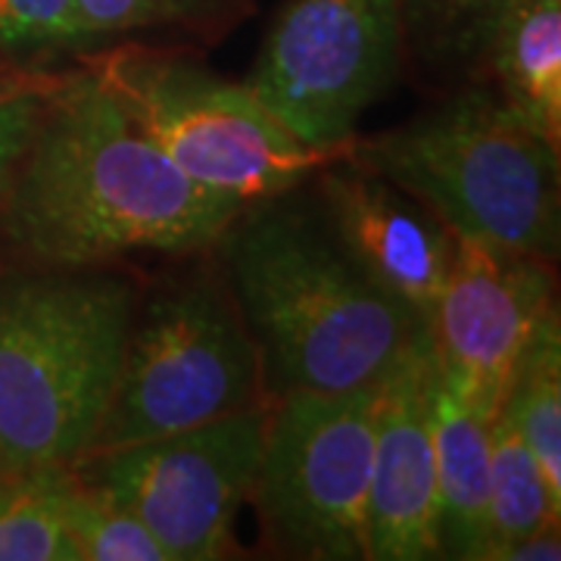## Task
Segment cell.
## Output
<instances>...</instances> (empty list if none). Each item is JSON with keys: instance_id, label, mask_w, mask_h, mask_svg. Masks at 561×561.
<instances>
[{"instance_id": "1", "label": "cell", "mask_w": 561, "mask_h": 561, "mask_svg": "<svg viewBox=\"0 0 561 561\" xmlns=\"http://www.w3.org/2000/svg\"><path fill=\"white\" fill-rule=\"evenodd\" d=\"M241 213L187 179L88 69L54 84L0 201L7 241L38 265L203 250Z\"/></svg>"}, {"instance_id": "2", "label": "cell", "mask_w": 561, "mask_h": 561, "mask_svg": "<svg viewBox=\"0 0 561 561\" xmlns=\"http://www.w3.org/2000/svg\"><path fill=\"white\" fill-rule=\"evenodd\" d=\"M272 201L221 234L228 290L262 375L278 397L378 381L421 319L362 275L324 216Z\"/></svg>"}, {"instance_id": "3", "label": "cell", "mask_w": 561, "mask_h": 561, "mask_svg": "<svg viewBox=\"0 0 561 561\" xmlns=\"http://www.w3.org/2000/svg\"><path fill=\"white\" fill-rule=\"evenodd\" d=\"M138 309L101 265H41L0 278V471L88 456Z\"/></svg>"}, {"instance_id": "4", "label": "cell", "mask_w": 561, "mask_h": 561, "mask_svg": "<svg viewBox=\"0 0 561 561\" xmlns=\"http://www.w3.org/2000/svg\"><path fill=\"white\" fill-rule=\"evenodd\" d=\"M346 160L400 187L453 234L559 256V147L493 91H465L393 131L350 140Z\"/></svg>"}, {"instance_id": "5", "label": "cell", "mask_w": 561, "mask_h": 561, "mask_svg": "<svg viewBox=\"0 0 561 561\" xmlns=\"http://www.w3.org/2000/svg\"><path fill=\"white\" fill-rule=\"evenodd\" d=\"M84 69L187 179L243 206L280 197L350 150L306 147L247 81H225L179 57L119 47L94 54Z\"/></svg>"}, {"instance_id": "6", "label": "cell", "mask_w": 561, "mask_h": 561, "mask_svg": "<svg viewBox=\"0 0 561 561\" xmlns=\"http://www.w3.org/2000/svg\"><path fill=\"white\" fill-rule=\"evenodd\" d=\"M260 402H268L262 356L231 290L206 275L181 280L135 309L119 378L88 456L157 440Z\"/></svg>"}, {"instance_id": "7", "label": "cell", "mask_w": 561, "mask_h": 561, "mask_svg": "<svg viewBox=\"0 0 561 561\" xmlns=\"http://www.w3.org/2000/svg\"><path fill=\"white\" fill-rule=\"evenodd\" d=\"M371 443L375 381L280 393L250 490L265 537L297 559H368Z\"/></svg>"}, {"instance_id": "8", "label": "cell", "mask_w": 561, "mask_h": 561, "mask_svg": "<svg viewBox=\"0 0 561 561\" xmlns=\"http://www.w3.org/2000/svg\"><path fill=\"white\" fill-rule=\"evenodd\" d=\"M400 0H284L247 88L316 150H346L400 76Z\"/></svg>"}, {"instance_id": "9", "label": "cell", "mask_w": 561, "mask_h": 561, "mask_svg": "<svg viewBox=\"0 0 561 561\" xmlns=\"http://www.w3.org/2000/svg\"><path fill=\"white\" fill-rule=\"evenodd\" d=\"M272 400L234 415L76 461V474L131 512L169 561L225 559L250 500Z\"/></svg>"}, {"instance_id": "10", "label": "cell", "mask_w": 561, "mask_h": 561, "mask_svg": "<svg viewBox=\"0 0 561 561\" xmlns=\"http://www.w3.org/2000/svg\"><path fill=\"white\" fill-rule=\"evenodd\" d=\"M552 306L549 262L453 234V260L424 321L440 381L500 415L524 346Z\"/></svg>"}, {"instance_id": "11", "label": "cell", "mask_w": 561, "mask_h": 561, "mask_svg": "<svg viewBox=\"0 0 561 561\" xmlns=\"http://www.w3.org/2000/svg\"><path fill=\"white\" fill-rule=\"evenodd\" d=\"M431 397L434 350L427 324L421 321L375 381L368 559H440Z\"/></svg>"}, {"instance_id": "12", "label": "cell", "mask_w": 561, "mask_h": 561, "mask_svg": "<svg viewBox=\"0 0 561 561\" xmlns=\"http://www.w3.org/2000/svg\"><path fill=\"white\" fill-rule=\"evenodd\" d=\"M321 216L387 297L427 321L453 260V231L419 201L346 157L321 165Z\"/></svg>"}, {"instance_id": "13", "label": "cell", "mask_w": 561, "mask_h": 561, "mask_svg": "<svg viewBox=\"0 0 561 561\" xmlns=\"http://www.w3.org/2000/svg\"><path fill=\"white\" fill-rule=\"evenodd\" d=\"M434 468H437V542L443 559L478 561L490 493V434L496 415L461 400L434 365Z\"/></svg>"}, {"instance_id": "14", "label": "cell", "mask_w": 561, "mask_h": 561, "mask_svg": "<svg viewBox=\"0 0 561 561\" xmlns=\"http://www.w3.org/2000/svg\"><path fill=\"white\" fill-rule=\"evenodd\" d=\"M478 79L493 81L524 125L561 147V0H522L481 62Z\"/></svg>"}, {"instance_id": "15", "label": "cell", "mask_w": 561, "mask_h": 561, "mask_svg": "<svg viewBox=\"0 0 561 561\" xmlns=\"http://www.w3.org/2000/svg\"><path fill=\"white\" fill-rule=\"evenodd\" d=\"M559 518L561 496L552 493L540 461L500 412L490 434V493L478 561H496L505 546L559 527Z\"/></svg>"}, {"instance_id": "16", "label": "cell", "mask_w": 561, "mask_h": 561, "mask_svg": "<svg viewBox=\"0 0 561 561\" xmlns=\"http://www.w3.org/2000/svg\"><path fill=\"white\" fill-rule=\"evenodd\" d=\"M502 415L527 443L542 474L561 496V324L559 306H552L524 346L522 362L512 375Z\"/></svg>"}, {"instance_id": "17", "label": "cell", "mask_w": 561, "mask_h": 561, "mask_svg": "<svg viewBox=\"0 0 561 561\" xmlns=\"http://www.w3.org/2000/svg\"><path fill=\"white\" fill-rule=\"evenodd\" d=\"M522 0H400L402 38L434 69L481 72V62Z\"/></svg>"}, {"instance_id": "18", "label": "cell", "mask_w": 561, "mask_h": 561, "mask_svg": "<svg viewBox=\"0 0 561 561\" xmlns=\"http://www.w3.org/2000/svg\"><path fill=\"white\" fill-rule=\"evenodd\" d=\"M72 465L0 471V561H79L62 522Z\"/></svg>"}, {"instance_id": "19", "label": "cell", "mask_w": 561, "mask_h": 561, "mask_svg": "<svg viewBox=\"0 0 561 561\" xmlns=\"http://www.w3.org/2000/svg\"><path fill=\"white\" fill-rule=\"evenodd\" d=\"M62 522L79 561H169L157 537L131 512L81 481L76 465L62 490Z\"/></svg>"}, {"instance_id": "20", "label": "cell", "mask_w": 561, "mask_h": 561, "mask_svg": "<svg viewBox=\"0 0 561 561\" xmlns=\"http://www.w3.org/2000/svg\"><path fill=\"white\" fill-rule=\"evenodd\" d=\"M79 0H0V50L10 57L79 44Z\"/></svg>"}, {"instance_id": "21", "label": "cell", "mask_w": 561, "mask_h": 561, "mask_svg": "<svg viewBox=\"0 0 561 561\" xmlns=\"http://www.w3.org/2000/svg\"><path fill=\"white\" fill-rule=\"evenodd\" d=\"M216 0H79L81 41L110 38L138 28H160L203 16Z\"/></svg>"}, {"instance_id": "22", "label": "cell", "mask_w": 561, "mask_h": 561, "mask_svg": "<svg viewBox=\"0 0 561 561\" xmlns=\"http://www.w3.org/2000/svg\"><path fill=\"white\" fill-rule=\"evenodd\" d=\"M57 81H60V76H44V79L0 98V201H3L28 144L38 131L44 103H47V94L54 91Z\"/></svg>"}, {"instance_id": "23", "label": "cell", "mask_w": 561, "mask_h": 561, "mask_svg": "<svg viewBox=\"0 0 561 561\" xmlns=\"http://www.w3.org/2000/svg\"><path fill=\"white\" fill-rule=\"evenodd\" d=\"M561 559V540L559 527H549L540 530L534 537H524V540L505 546L496 561H559Z\"/></svg>"}, {"instance_id": "24", "label": "cell", "mask_w": 561, "mask_h": 561, "mask_svg": "<svg viewBox=\"0 0 561 561\" xmlns=\"http://www.w3.org/2000/svg\"><path fill=\"white\" fill-rule=\"evenodd\" d=\"M44 79L41 72H28V69H20L16 62L10 60V54H3L0 50V98L3 94H10V91H16V88H25V84H32V81Z\"/></svg>"}]
</instances>
